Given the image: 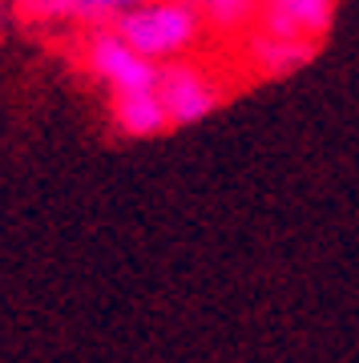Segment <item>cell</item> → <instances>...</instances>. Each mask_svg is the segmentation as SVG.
<instances>
[{
    "instance_id": "8",
    "label": "cell",
    "mask_w": 359,
    "mask_h": 363,
    "mask_svg": "<svg viewBox=\"0 0 359 363\" xmlns=\"http://www.w3.org/2000/svg\"><path fill=\"white\" fill-rule=\"evenodd\" d=\"M138 0H53V13L81 21V25H114L121 13H129Z\"/></svg>"
},
{
    "instance_id": "1",
    "label": "cell",
    "mask_w": 359,
    "mask_h": 363,
    "mask_svg": "<svg viewBox=\"0 0 359 363\" xmlns=\"http://www.w3.org/2000/svg\"><path fill=\"white\" fill-rule=\"evenodd\" d=\"M114 28L154 65L182 61L198 49L206 33V21L194 0H138L129 13L114 21Z\"/></svg>"
},
{
    "instance_id": "7",
    "label": "cell",
    "mask_w": 359,
    "mask_h": 363,
    "mask_svg": "<svg viewBox=\"0 0 359 363\" xmlns=\"http://www.w3.org/2000/svg\"><path fill=\"white\" fill-rule=\"evenodd\" d=\"M194 4H198V13H202V21L210 28H219V33H243V28L255 25L263 0H194Z\"/></svg>"
},
{
    "instance_id": "6",
    "label": "cell",
    "mask_w": 359,
    "mask_h": 363,
    "mask_svg": "<svg viewBox=\"0 0 359 363\" xmlns=\"http://www.w3.org/2000/svg\"><path fill=\"white\" fill-rule=\"evenodd\" d=\"M246 57L250 65L263 73V77H282L291 69H303L315 57V45L311 40H287V37H270V33H258L250 28L246 37Z\"/></svg>"
},
{
    "instance_id": "3",
    "label": "cell",
    "mask_w": 359,
    "mask_h": 363,
    "mask_svg": "<svg viewBox=\"0 0 359 363\" xmlns=\"http://www.w3.org/2000/svg\"><path fill=\"white\" fill-rule=\"evenodd\" d=\"M158 97L166 105L170 125H194L219 109L222 85L190 61H166L158 65Z\"/></svg>"
},
{
    "instance_id": "2",
    "label": "cell",
    "mask_w": 359,
    "mask_h": 363,
    "mask_svg": "<svg viewBox=\"0 0 359 363\" xmlns=\"http://www.w3.org/2000/svg\"><path fill=\"white\" fill-rule=\"evenodd\" d=\"M85 65L109 93H129V89H154L158 85V65L150 57H141L117 28H97L85 45Z\"/></svg>"
},
{
    "instance_id": "5",
    "label": "cell",
    "mask_w": 359,
    "mask_h": 363,
    "mask_svg": "<svg viewBox=\"0 0 359 363\" xmlns=\"http://www.w3.org/2000/svg\"><path fill=\"white\" fill-rule=\"evenodd\" d=\"M109 113H114V125L126 138H154V133L170 130L166 105L154 89H129V93H109Z\"/></svg>"
},
{
    "instance_id": "4",
    "label": "cell",
    "mask_w": 359,
    "mask_h": 363,
    "mask_svg": "<svg viewBox=\"0 0 359 363\" xmlns=\"http://www.w3.org/2000/svg\"><path fill=\"white\" fill-rule=\"evenodd\" d=\"M335 21V0H263L255 25L258 33L287 40H311L319 45Z\"/></svg>"
}]
</instances>
